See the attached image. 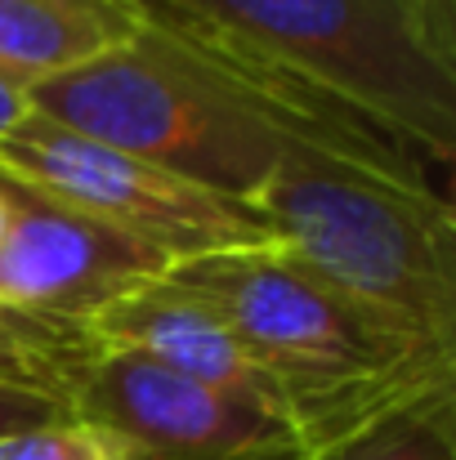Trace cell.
Returning <instances> with one entry per match:
<instances>
[{"label": "cell", "instance_id": "cell-1", "mask_svg": "<svg viewBox=\"0 0 456 460\" xmlns=\"http://www.w3.org/2000/svg\"><path fill=\"white\" fill-rule=\"evenodd\" d=\"M282 144L434 183L456 156V63L398 0H130ZM439 188V183H434Z\"/></svg>", "mask_w": 456, "mask_h": 460}, {"label": "cell", "instance_id": "cell-2", "mask_svg": "<svg viewBox=\"0 0 456 460\" xmlns=\"http://www.w3.org/2000/svg\"><path fill=\"white\" fill-rule=\"evenodd\" d=\"M165 278L206 300L264 367L308 456L385 407L456 380V358L398 335L282 246L201 255Z\"/></svg>", "mask_w": 456, "mask_h": 460}, {"label": "cell", "instance_id": "cell-3", "mask_svg": "<svg viewBox=\"0 0 456 460\" xmlns=\"http://www.w3.org/2000/svg\"><path fill=\"white\" fill-rule=\"evenodd\" d=\"M246 210L326 287L456 358V210L443 188L282 144Z\"/></svg>", "mask_w": 456, "mask_h": 460}, {"label": "cell", "instance_id": "cell-4", "mask_svg": "<svg viewBox=\"0 0 456 460\" xmlns=\"http://www.w3.org/2000/svg\"><path fill=\"white\" fill-rule=\"evenodd\" d=\"M135 22L130 40L31 85V112L246 206L278 165L282 139L242 90L152 22Z\"/></svg>", "mask_w": 456, "mask_h": 460}, {"label": "cell", "instance_id": "cell-5", "mask_svg": "<svg viewBox=\"0 0 456 460\" xmlns=\"http://www.w3.org/2000/svg\"><path fill=\"white\" fill-rule=\"evenodd\" d=\"M0 174H13L27 188L117 228L165 260V269L219 251L273 246L246 206L224 201L139 156L117 153L90 135H76L40 112H27L0 139Z\"/></svg>", "mask_w": 456, "mask_h": 460}, {"label": "cell", "instance_id": "cell-6", "mask_svg": "<svg viewBox=\"0 0 456 460\" xmlns=\"http://www.w3.org/2000/svg\"><path fill=\"white\" fill-rule=\"evenodd\" d=\"M112 460H308L300 434L260 407L135 353H103L67 402Z\"/></svg>", "mask_w": 456, "mask_h": 460}, {"label": "cell", "instance_id": "cell-7", "mask_svg": "<svg viewBox=\"0 0 456 460\" xmlns=\"http://www.w3.org/2000/svg\"><path fill=\"white\" fill-rule=\"evenodd\" d=\"M9 228L0 242V305L90 322L130 287L165 278V260L117 228L0 174Z\"/></svg>", "mask_w": 456, "mask_h": 460}, {"label": "cell", "instance_id": "cell-8", "mask_svg": "<svg viewBox=\"0 0 456 460\" xmlns=\"http://www.w3.org/2000/svg\"><path fill=\"white\" fill-rule=\"evenodd\" d=\"M90 331L112 353L148 358L183 380H197L206 389H219L246 407L287 420V402L278 385L264 376V367L237 344V335L219 322L215 308L170 278L130 287L126 296H117L90 317Z\"/></svg>", "mask_w": 456, "mask_h": 460}, {"label": "cell", "instance_id": "cell-9", "mask_svg": "<svg viewBox=\"0 0 456 460\" xmlns=\"http://www.w3.org/2000/svg\"><path fill=\"white\" fill-rule=\"evenodd\" d=\"M130 0H0V76L31 90L135 36Z\"/></svg>", "mask_w": 456, "mask_h": 460}, {"label": "cell", "instance_id": "cell-10", "mask_svg": "<svg viewBox=\"0 0 456 460\" xmlns=\"http://www.w3.org/2000/svg\"><path fill=\"white\" fill-rule=\"evenodd\" d=\"M103 353L108 349L94 340L90 322L0 305V385L49 398L54 407H63V416L76 385Z\"/></svg>", "mask_w": 456, "mask_h": 460}, {"label": "cell", "instance_id": "cell-11", "mask_svg": "<svg viewBox=\"0 0 456 460\" xmlns=\"http://www.w3.org/2000/svg\"><path fill=\"white\" fill-rule=\"evenodd\" d=\"M308 460H456V380L385 407Z\"/></svg>", "mask_w": 456, "mask_h": 460}, {"label": "cell", "instance_id": "cell-12", "mask_svg": "<svg viewBox=\"0 0 456 460\" xmlns=\"http://www.w3.org/2000/svg\"><path fill=\"white\" fill-rule=\"evenodd\" d=\"M0 460H112V452L85 425L54 420V425L0 438Z\"/></svg>", "mask_w": 456, "mask_h": 460}, {"label": "cell", "instance_id": "cell-13", "mask_svg": "<svg viewBox=\"0 0 456 460\" xmlns=\"http://www.w3.org/2000/svg\"><path fill=\"white\" fill-rule=\"evenodd\" d=\"M54 420H67L63 407H54L49 398H36L27 389L0 385V438L27 434V429H40V425H54Z\"/></svg>", "mask_w": 456, "mask_h": 460}, {"label": "cell", "instance_id": "cell-14", "mask_svg": "<svg viewBox=\"0 0 456 460\" xmlns=\"http://www.w3.org/2000/svg\"><path fill=\"white\" fill-rule=\"evenodd\" d=\"M398 4L412 13V22L421 27V36L443 58L456 63V0H398Z\"/></svg>", "mask_w": 456, "mask_h": 460}, {"label": "cell", "instance_id": "cell-15", "mask_svg": "<svg viewBox=\"0 0 456 460\" xmlns=\"http://www.w3.org/2000/svg\"><path fill=\"white\" fill-rule=\"evenodd\" d=\"M27 112H31L27 90H22V85H13L9 76H0V139H4V135H9V130H13L22 117H27Z\"/></svg>", "mask_w": 456, "mask_h": 460}, {"label": "cell", "instance_id": "cell-16", "mask_svg": "<svg viewBox=\"0 0 456 460\" xmlns=\"http://www.w3.org/2000/svg\"><path fill=\"white\" fill-rule=\"evenodd\" d=\"M4 228H9V206H4V192H0V242H4Z\"/></svg>", "mask_w": 456, "mask_h": 460}]
</instances>
